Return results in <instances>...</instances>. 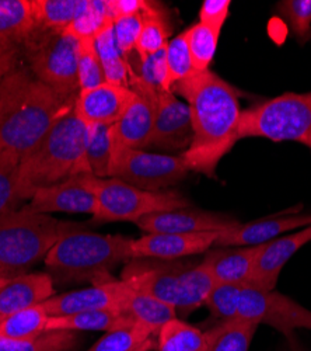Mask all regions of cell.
<instances>
[{"instance_id": "obj_1", "label": "cell", "mask_w": 311, "mask_h": 351, "mask_svg": "<svg viewBox=\"0 0 311 351\" xmlns=\"http://www.w3.org/2000/svg\"><path fill=\"white\" fill-rule=\"evenodd\" d=\"M191 110L193 139L182 155L189 171L215 178L219 162L239 139L241 107L234 87L212 71L195 72L173 89Z\"/></svg>"}, {"instance_id": "obj_2", "label": "cell", "mask_w": 311, "mask_h": 351, "mask_svg": "<svg viewBox=\"0 0 311 351\" xmlns=\"http://www.w3.org/2000/svg\"><path fill=\"white\" fill-rule=\"evenodd\" d=\"M75 100L14 68L0 84V149L21 160L73 110Z\"/></svg>"}, {"instance_id": "obj_3", "label": "cell", "mask_w": 311, "mask_h": 351, "mask_svg": "<svg viewBox=\"0 0 311 351\" xmlns=\"http://www.w3.org/2000/svg\"><path fill=\"white\" fill-rule=\"evenodd\" d=\"M87 134L89 125L79 119L75 110L65 114L36 148L20 160V199H30L40 187L90 173L86 155Z\"/></svg>"}, {"instance_id": "obj_4", "label": "cell", "mask_w": 311, "mask_h": 351, "mask_svg": "<svg viewBox=\"0 0 311 351\" xmlns=\"http://www.w3.org/2000/svg\"><path fill=\"white\" fill-rule=\"evenodd\" d=\"M132 241L122 235H104L70 223L44 263L52 276L62 282H97L108 278V271L120 263L132 258Z\"/></svg>"}, {"instance_id": "obj_5", "label": "cell", "mask_w": 311, "mask_h": 351, "mask_svg": "<svg viewBox=\"0 0 311 351\" xmlns=\"http://www.w3.org/2000/svg\"><path fill=\"white\" fill-rule=\"evenodd\" d=\"M69 225L27 207L0 214V276L13 278L27 274L45 260Z\"/></svg>"}, {"instance_id": "obj_6", "label": "cell", "mask_w": 311, "mask_h": 351, "mask_svg": "<svg viewBox=\"0 0 311 351\" xmlns=\"http://www.w3.org/2000/svg\"><path fill=\"white\" fill-rule=\"evenodd\" d=\"M297 142L311 149V92L285 93L241 112L239 139Z\"/></svg>"}, {"instance_id": "obj_7", "label": "cell", "mask_w": 311, "mask_h": 351, "mask_svg": "<svg viewBox=\"0 0 311 351\" xmlns=\"http://www.w3.org/2000/svg\"><path fill=\"white\" fill-rule=\"evenodd\" d=\"M84 180L97 199V222H137L146 215L188 208L189 201L174 191H146L120 179H100L86 173Z\"/></svg>"}, {"instance_id": "obj_8", "label": "cell", "mask_w": 311, "mask_h": 351, "mask_svg": "<svg viewBox=\"0 0 311 351\" xmlns=\"http://www.w3.org/2000/svg\"><path fill=\"white\" fill-rule=\"evenodd\" d=\"M189 173L182 155L116 148L111 178L146 191H160L182 182Z\"/></svg>"}, {"instance_id": "obj_9", "label": "cell", "mask_w": 311, "mask_h": 351, "mask_svg": "<svg viewBox=\"0 0 311 351\" xmlns=\"http://www.w3.org/2000/svg\"><path fill=\"white\" fill-rule=\"evenodd\" d=\"M81 43L68 32L52 33L31 53L33 75L51 89L76 97L79 87V58Z\"/></svg>"}, {"instance_id": "obj_10", "label": "cell", "mask_w": 311, "mask_h": 351, "mask_svg": "<svg viewBox=\"0 0 311 351\" xmlns=\"http://www.w3.org/2000/svg\"><path fill=\"white\" fill-rule=\"evenodd\" d=\"M237 319L269 325L288 339L296 329L311 328V311L276 291H264L248 284L241 291Z\"/></svg>"}, {"instance_id": "obj_11", "label": "cell", "mask_w": 311, "mask_h": 351, "mask_svg": "<svg viewBox=\"0 0 311 351\" xmlns=\"http://www.w3.org/2000/svg\"><path fill=\"white\" fill-rule=\"evenodd\" d=\"M188 269V265L174 260L133 258L124 269L121 280L133 289L185 312Z\"/></svg>"}, {"instance_id": "obj_12", "label": "cell", "mask_w": 311, "mask_h": 351, "mask_svg": "<svg viewBox=\"0 0 311 351\" xmlns=\"http://www.w3.org/2000/svg\"><path fill=\"white\" fill-rule=\"evenodd\" d=\"M193 130L189 106L180 100L173 90L159 92L153 132L148 149L180 152L184 155L192 143Z\"/></svg>"}, {"instance_id": "obj_13", "label": "cell", "mask_w": 311, "mask_h": 351, "mask_svg": "<svg viewBox=\"0 0 311 351\" xmlns=\"http://www.w3.org/2000/svg\"><path fill=\"white\" fill-rule=\"evenodd\" d=\"M131 89L135 93L131 104L118 123L112 125L116 148L146 151L153 132L159 92L146 86L136 73L132 75Z\"/></svg>"}, {"instance_id": "obj_14", "label": "cell", "mask_w": 311, "mask_h": 351, "mask_svg": "<svg viewBox=\"0 0 311 351\" xmlns=\"http://www.w3.org/2000/svg\"><path fill=\"white\" fill-rule=\"evenodd\" d=\"M131 289V285L124 280L108 277L94 282L93 287L53 295L42 306L49 316H65L98 309H122Z\"/></svg>"}, {"instance_id": "obj_15", "label": "cell", "mask_w": 311, "mask_h": 351, "mask_svg": "<svg viewBox=\"0 0 311 351\" xmlns=\"http://www.w3.org/2000/svg\"><path fill=\"white\" fill-rule=\"evenodd\" d=\"M84 174L73 176V178L56 184L37 189L25 207L33 213L48 215L52 213L94 215L97 199L84 180Z\"/></svg>"}, {"instance_id": "obj_16", "label": "cell", "mask_w": 311, "mask_h": 351, "mask_svg": "<svg viewBox=\"0 0 311 351\" xmlns=\"http://www.w3.org/2000/svg\"><path fill=\"white\" fill-rule=\"evenodd\" d=\"M220 233H146L142 238L132 241V258L176 260L205 253L215 245Z\"/></svg>"}, {"instance_id": "obj_17", "label": "cell", "mask_w": 311, "mask_h": 351, "mask_svg": "<svg viewBox=\"0 0 311 351\" xmlns=\"http://www.w3.org/2000/svg\"><path fill=\"white\" fill-rule=\"evenodd\" d=\"M133 96L131 87L104 83L94 89L80 90L73 110L87 125H114L126 111Z\"/></svg>"}, {"instance_id": "obj_18", "label": "cell", "mask_w": 311, "mask_h": 351, "mask_svg": "<svg viewBox=\"0 0 311 351\" xmlns=\"http://www.w3.org/2000/svg\"><path fill=\"white\" fill-rule=\"evenodd\" d=\"M136 225L146 233H198L226 232L237 228L240 222L228 215L188 207L146 215L139 219Z\"/></svg>"}, {"instance_id": "obj_19", "label": "cell", "mask_w": 311, "mask_h": 351, "mask_svg": "<svg viewBox=\"0 0 311 351\" xmlns=\"http://www.w3.org/2000/svg\"><path fill=\"white\" fill-rule=\"evenodd\" d=\"M308 242H311V225L265 243L254 266L248 285L264 291L275 289L279 274L286 263Z\"/></svg>"}, {"instance_id": "obj_20", "label": "cell", "mask_w": 311, "mask_h": 351, "mask_svg": "<svg viewBox=\"0 0 311 351\" xmlns=\"http://www.w3.org/2000/svg\"><path fill=\"white\" fill-rule=\"evenodd\" d=\"M311 225V215L288 214L240 223L237 228L221 232L213 246L217 247H241V246H260L265 245L282 233L303 229Z\"/></svg>"}, {"instance_id": "obj_21", "label": "cell", "mask_w": 311, "mask_h": 351, "mask_svg": "<svg viewBox=\"0 0 311 351\" xmlns=\"http://www.w3.org/2000/svg\"><path fill=\"white\" fill-rule=\"evenodd\" d=\"M53 297V278L44 273H27L0 282V324L27 308Z\"/></svg>"}, {"instance_id": "obj_22", "label": "cell", "mask_w": 311, "mask_h": 351, "mask_svg": "<svg viewBox=\"0 0 311 351\" xmlns=\"http://www.w3.org/2000/svg\"><path fill=\"white\" fill-rule=\"evenodd\" d=\"M264 245L211 250L202 263L216 284H248Z\"/></svg>"}, {"instance_id": "obj_23", "label": "cell", "mask_w": 311, "mask_h": 351, "mask_svg": "<svg viewBox=\"0 0 311 351\" xmlns=\"http://www.w3.org/2000/svg\"><path fill=\"white\" fill-rule=\"evenodd\" d=\"M136 322L122 309H98L79 312L65 316H51L46 324L48 330L68 332H112L131 328Z\"/></svg>"}, {"instance_id": "obj_24", "label": "cell", "mask_w": 311, "mask_h": 351, "mask_svg": "<svg viewBox=\"0 0 311 351\" xmlns=\"http://www.w3.org/2000/svg\"><path fill=\"white\" fill-rule=\"evenodd\" d=\"M122 311L132 316V319L137 322V324L150 329L154 336L167 322L177 317V309L173 305H168L133 288L125 300Z\"/></svg>"}, {"instance_id": "obj_25", "label": "cell", "mask_w": 311, "mask_h": 351, "mask_svg": "<svg viewBox=\"0 0 311 351\" xmlns=\"http://www.w3.org/2000/svg\"><path fill=\"white\" fill-rule=\"evenodd\" d=\"M142 32H140L135 48L140 61L165 48L170 41V36H172V25L168 23V16L160 3L146 2L145 9L142 10Z\"/></svg>"}, {"instance_id": "obj_26", "label": "cell", "mask_w": 311, "mask_h": 351, "mask_svg": "<svg viewBox=\"0 0 311 351\" xmlns=\"http://www.w3.org/2000/svg\"><path fill=\"white\" fill-rule=\"evenodd\" d=\"M211 333L176 317L157 333V351H209Z\"/></svg>"}, {"instance_id": "obj_27", "label": "cell", "mask_w": 311, "mask_h": 351, "mask_svg": "<svg viewBox=\"0 0 311 351\" xmlns=\"http://www.w3.org/2000/svg\"><path fill=\"white\" fill-rule=\"evenodd\" d=\"M36 28L33 0H0V38L20 44Z\"/></svg>"}, {"instance_id": "obj_28", "label": "cell", "mask_w": 311, "mask_h": 351, "mask_svg": "<svg viewBox=\"0 0 311 351\" xmlns=\"http://www.w3.org/2000/svg\"><path fill=\"white\" fill-rule=\"evenodd\" d=\"M96 49L103 64L107 83L131 87L133 72L128 64L126 56L118 47L114 36V23L107 25L96 37Z\"/></svg>"}, {"instance_id": "obj_29", "label": "cell", "mask_w": 311, "mask_h": 351, "mask_svg": "<svg viewBox=\"0 0 311 351\" xmlns=\"http://www.w3.org/2000/svg\"><path fill=\"white\" fill-rule=\"evenodd\" d=\"M116 141L112 125H89L86 155L90 174L100 179L111 178Z\"/></svg>"}, {"instance_id": "obj_30", "label": "cell", "mask_w": 311, "mask_h": 351, "mask_svg": "<svg viewBox=\"0 0 311 351\" xmlns=\"http://www.w3.org/2000/svg\"><path fill=\"white\" fill-rule=\"evenodd\" d=\"M83 6L84 0H33L37 27L52 33L68 30Z\"/></svg>"}, {"instance_id": "obj_31", "label": "cell", "mask_w": 311, "mask_h": 351, "mask_svg": "<svg viewBox=\"0 0 311 351\" xmlns=\"http://www.w3.org/2000/svg\"><path fill=\"white\" fill-rule=\"evenodd\" d=\"M49 317L51 316L46 313L42 304L23 309L6 317L0 324V337L12 340L38 337L46 332Z\"/></svg>"}, {"instance_id": "obj_32", "label": "cell", "mask_w": 311, "mask_h": 351, "mask_svg": "<svg viewBox=\"0 0 311 351\" xmlns=\"http://www.w3.org/2000/svg\"><path fill=\"white\" fill-rule=\"evenodd\" d=\"M258 329L254 322L240 319L220 322V325L211 329L209 351H248L251 341Z\"/></svg>"}, {"instance_id": "obj_33", "label": "cell", "mask_w": 311, "mask_h": 351, "mask_svg": "<svg viewBox=\"0 0 311 351\" xmlns=\"http://www.w3.org/2000/svg\"><path fill=\"white\" fill-rule=\"evenodd\" d=\"M114 23L108 9V0H84V6L69 25L68 33L80 41L96 40L109 24Z\"/></svg>"}, {"instance_id": "obj_34", "label": "cell", "mask_w": 311, "mask_h": 351, "mask_svg": "<svg viewBox=\"0 0 311 351\" xmlns=\"http://www.w3.org/2000/svg\"><path fill=\"white\" fill-rule=\"evenodd\" d=\"M184 33L195 72L209 71L217 49L220 32L198 21Z\"/></svg>"}, {"instance_id": "obj_35", "label": "cell", "mask_w": 311, "mask_h": 351, "mask_svg": "<svg viewBox=\"0 0 311 351\" xmlns=\"http://www.w3.org/2000/svg\"><path fill=\"white\" fill-rule=\"evenodd\" d=\"M77 340L76 332L48 330L38 337L25 340L0 337V351H72Z\"/></svg>"}, {"instance_id": "obj_36", "label": "cell", "mask_w": 311, "mask_h": 351, "mask_svg": "<svg viewBox=\"0 0 311 351\" xmlns=\"http://www.w3.org/2000/svg\"><path fill=\"white\" fill-rule=\"evenodd\" d=\"M165 62L170 89H173L178 82L195 73L184 32L168 41L165 47Z\"/></svg>"}, {"instance_id": "obj_37", "label": "cell", "mask_w": 311, "mask_h": 351, "mask_svg": "<svg viewBox=\"0 0 311 351\" xmlns=\"http://www.w3.org/2000/svg\"><path fill=\"white\" fill-rule=\"evenodd\" d=\"M20 158L0 149V214L14 210L18 195Z\"/></svg>"}, {"instance_id": "obj_38", "label": "cell", "mask_w": 311, "mask_h": 351, "mask_svg": "<svg viewBox=\"0 0 311 351\" xmlns=\"http://www.w3.org/2000/svg\"><path fill=\"white\" fill-rule=\"evenodd\" d=\"M244 285L245 284H216L205 302V306L221 322L237 319Z\"/></svg>"}, {"instance_id": "obj_39", "label": "cell", "mask_w": 311, "mask_h": 351, "mask_svg": "<svg viewBox=\"0 0 311 351\" xmlns=\"http://www.w3.org/2000/svg\"><path fill=\"white\" fill-rule=\"evenodd\" d=\"M153 336L150 329L136 322L131 328L105 333L89 351H128Z\"/></svg>"}, {"instance_id": "obj_40", "label": "cell", "mask_w": 311, "mask_h": 351, "mask_svg": "<svg viewBox=\"0 0 311 351\" xmlns=\"http://www.w3.org/2000/svg\"><path fill=\"white\" fill-rule=\"evenodd\" d=\"M79 58V87L80 90H89L107 83L105 72L96 49L94 40L80 41Z\"/></svg>"}, {"instance_id": "obj_41", "label": "cell", "mask_w": 311, "mask_h": 351, "mask_svg": "<svg viewBox=\"0 0 311 351\" xmlns=\"http://www.w3.org/2000/svg\"><path fill=\"white\" fill-rule=\"evenodd\" d=\"M276 9L300 44L311 40V0H285Z\"/></svg>"}, {"instance_id": "obj_42", "label": "cell", "mask_w": 311, "mask_h": 351, "mask_svg": "<svg viewBox=\"0 0 311 351\" xmlns=\"http://www.w3.org/2000/svg\"><path fill=\"white\" fill-rule=\"evenodd\" d=\"M142 68L136 76L156 92L172 90L168 86V71L165 62V48L140 61Z\"/></svg>"}, {"instance_id": "obj_43", "label": "cell", "mask_w": 311, "mask_h": 351, "mask_svg": "<svg viewBox=\"0 0 311 351\" xmlns=\"http://www.w3.org/2000/svg\"><path fill=\"white\" fill-rule=\"evenodd\" d=\"M142 13L114 20V36L126 60L136 48L140 32H142Z\"/></svg>"}, {"instance_id": "obj_44", "label": "cell", "mask_w": 311, "mask_h": 351, "mask_svg": "<svg viewBox=\"0 0 311 351\" xmlns=\"http://www.w3.org/2000/svg\"><path fill=\"white\" fill-rule=\"evenodd\" d=\"M230 5V0H205L200 10V23L221 33V28L229 17Z\"/></svg>"}, {"instance_id": "obj_45", "label": "cell", "mask_w": 311, "mask_h": 351, "mask_svg": "<svg viewBox=\"0 0 311 351\" xmlns=\"http://www.w3.org/2000/svg\"><path fill=\"white\" fill-rule=\"evenodd\" d=\"M18 43L0 38V84L5 77L16 68L18 58Z\"/></svg>"}, {"instance_id": "obj_46", "label": "cell", "mask_w": 311, "mask_h": 351, "mask_svg": "<svg viewBox=\"0 0 311 351\" xmlns=\"http://www.w3.org/2000/svg\"><path fill=\"white\" fill-rule=\"evenodd\" d=\"M146 0H108V9L112 20L142 13Z\"/></svg>"}, {"instance_id": "obj_47", "label": "cell", "mask_w": 311, "mask_h": 351, "mask_svg": "<svg viewBox=\"0 0 311 351\" xmlns=\"http://www.w3.org/2000/svg\"><path fill=\"white\" fill-rule=\"evenodd\" d=\"M153 350H157V340L154 339V336L128 351H153Z\"/></svg>"}, {"instance_id": "obj_48", "label": "cell", "mask_w": 311, "mask_h": 351, "mask_svg": "<svg viewBox=\"0 0 311 351\" xmlns=\"http://www.w3.org/2000/svg\"><path fill=\"white\" fill-rule=\"evenodd\" d=\"M3 280H5V278H3V277H2V276H0V282H2V281H3Z\"/></svg>"}, {"instance_id": "obj_49", "label": "cell", "mask_w": 311, "mask_h": 351, "mask_svg": "<svg viewBox=\"0 0 311 351\" xmlns=\"http://www.w3.org/2000/svg\"><path fill=\"white\" fill-rule=\"evenodd\" d=\"M310 330H311V328H310Z\"/></svg>"}, {"instance_id": "obj_50", "label": "cell", "mask_w": 311, "mask_h": 351, "mask_svg": "<svg viewBox=\"0 0 311 351\" xmlns=\"http://www.w3.org/2000/svg\"><path fill=\"white\" fill-rule=\"evenodd\" d=\"M293 351H296V350H293Z\"/></svg>"}, {"instance_id": "obj_51", "label": "cell", "mask_w": 311, "mask_h": 351, "mask_svg": "<svg viewBox=\"0 0 311 351\" xmlns=\"http://www.w3.org/2000/svg\"><path fill=\"white\" fill-rule=\"evenodd\" d=\"M153 351H154V350H153Z\"/></svg>"}]
</instances>
